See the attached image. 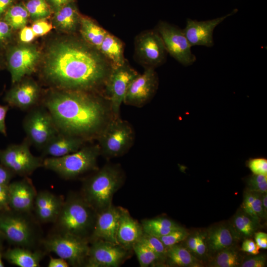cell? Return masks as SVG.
Returning <instances> with one entry per match:
<instances>
[{
  "label": "cell",
  "mask_w": 267,
  "mask_h": 267,
  "mask_svg": "<svg viewBox=\"0 0 267 267\" xmlns=\"http://www.w3.org/2000/svg\"><path fill=\"white\" fill-rule=\"evenodd\" d=\"M247 166L253 174L267 175V160L265 158L250 159Z\"/></svg>",
  "instance_id": "37"
},
{
  "label": "cell",
  "mask_w": 267,
  "mask_h": 267,
  "mask_svg": "<svg viewBox=\"0 0 267 267\" xmlns=\"http://www.w3.org/2000/svg\"><path fill=\"white\" fill-rule=\"evenodd\" d=\"M166 258L169 263L174 266H194L196 261L189 250L177 244L167 247Z\"/></svg>",
  "instance_id": "30"
},
{
  "label": "cell",
  "mask_w": 267,
  "mask_h": 267,
  "mask_svg": "<svg viewBox=\"0 0 267 267\" xmlns=\"http://www.w3.org/2000/svg\"><path fill=\"white\" fill-rule=\"evenodd\" d=\"M134 53L137 61L145 68H154L165 61L167 52L157 31L147 30L134 39Z\"/></svg>",
  "instance_id": "12"
},
{
  "label": "cell",
  "mask_w": 267,
  "mask_h": 267,
  "mask_svg": "<svg viewBox=\"0 0 267 267\" xmlns=\"http://www.w3.org/2000/svg\"><path fill=\"white\" fill-rule=\"evenodd\" d=\"M79 25L81 34L88 44L99 50L107 31L91 19L80 17Z\"/></svg>",
  "instance_id": "27"
},
{
  "label": "cell",
  "mask_w": 267,
  "mask_h": 267,
  "mask_svg": "<svg viewBox=\"0 0 267 267\" xmlns=\"http://www.w3.org/2000/svg\"><path fill=\"white\" fill-rule=\"evenodd\" d=\"M112 68L100 51L89 44L65 41L47 50L43 75L59 89L91 92L105 84Z\"/></svg>",
  "instance_id": "1"
},
{
  "label": "cell",
  "mask_w": 267,
  "mask_h": 267,
  "mask_svg": "<svg viewBox=\"0 0 267 267\" xmlns=\"http://www.w3.org/2000/svg\"><path fill=\"white\" fill-rule=\"evenodd\" d=\"M188 236V232L180 226L168 234L158 238L166 247H169L184 240Z\"/></svg>",
  "instance_id": "36"
},
{
  "label": "cell",
  "mask_w": 267,
  "mask_h": 267,
  "mask_svg": "<svg viewBox=\"0 0 267 267\" xmlns=\"http://www.w3.org/2000/svg\"><path fill=\"white\" fill-rule=\"evenodd\" d=\"M12 0H0V19L3 18L6 11L12 5Z\"/></svg>",
  "instance_id": "53"
},
{
  "label": "cell",
  "mask_w": 267,
  "mask_h": 267,
  "mask_svg": "<svg viewBox=\"0 0 267 267\" xmlns=\"http://www.w3.org/2000/svg\"><path fill=\"white\" fill-rule=\"evenodd\" d=\"M15 176L12 171L0 163V184H9Z\"/></svg>",
  "instance_id": "45"
},
{
  "label": "cell",
  "mask_w": 267,
  "mask_h": 267,
  "mask_svg": "<svg viewBox=\"0 0 267 267\" xmlns=\"http://www.w3.org/2000/svg\"><path fill=\"white\" fill-rule=\"evenodd\" d=\"M62 134L87 141L96 137L108 121L104 102L90 92L58 89L41 101Z\"/></svg>",
  "instance_id": "2"
},
{
  "label": "cell",
  "mask_w": 267,
  "mask_h": 267,
  "mask_svg": "<svg viewBox=\"0 0 267 267\" xmlns=\"http://www.w3.org/2000/svg\"><path fill=\"white\" fill-rule=\"evenodd\" d=\"M23 128L31 145L41 150L60 133L51 114L41 104L28 111Z\"/></svg>",
  "instance_id": "9"
},
{
  "label": "cell",
  "mask_w": 267,
  "mask_h": 267,
  "mask_svg": "<svg viewBox=\"0 0 267 267\" xmlns=\"http://www.w3.org/2000/svg\"><path fill=\"white\" fill-rule=\"evenodd\" d=\"M206 235L203 233H197V238L195 253L199 256H203L206 250Z\"/></svg>",
  "instance_id": "47"
},
{
  "label": "cell",
  "mask_w": 267,
  "mask_h": 267,
  "mask_svg": "<svg viewBox=\"0 0 267 267\" xmlns=\"http://www.w3.org/2000/svg\"><path fill=\"white\" fill-rule=\"evenodd\" d=\"M261 199L265 215H267V192L261 193Z\"/></svg>",
  "instance_id": "55"
},
{
  "label": "cell",
  "mask_w": 267,
  "mask_h": 267,
  "mask_svg": "<svg viewBox=\"0 0 267 267\" xmlns=\"http://www.w3.org/2000/svg\"><path fill=\"white\" fill-rule=\"evenodd\" d=\"M29 13L21 4L12 5L6 11L2 19L12 29H21L26 25Z\"/></svg>",
  "instance_id": "31"
},
{
  "label": "cell",
  "mask_w": 267,
  "mask_h": 267,
  "mask_svg": "<svg viewBox=\"0 0 267 267\" xmlns=\"http://www.w3.org/2000/svg\"><path fill=\"white\" fill-rule=\"evenodd\" d=\"M12 30V28L3 19H0V45L8 41L11 36Z\"/></svg>",
  "instance_id": "41"
},
{
  "label": "cell",
  "mask_w": 267,
  "mask_h": 267,
  "mask_svg": "<svg viewBox=\"0 0 267 267\" xmlns=\"http://www.w3.org/2000/svg\"><path fill=\"white\" fill-rule=\"evenodd\" d=\"M64 200L48 191L37 193L33 210L38 220L43 223L55 222L62 207Z\"/></svg>",
  "instance_id": "21"
},
{
  "label": "cell",
  "mask_w": 267,
  "mask_h": 267,
  "mask_svg": "<svg viewBox=\"0 0 267 267\" xmlns=\"http://www.w3.org/2000/svg\"><path fill=\"white\" fill-rule=\"evenodd\" d=\"M237 11V9H235L225 15L206 21H199L187 19L185 27L182 31L190 45L208 47L213 46L214 44L213 32L215 28Z\"/></svg>",
  "instance_id": "17"
},
{
  "label": "cell",
  "mask_w": 267,
  "mask_h": 267,
  "mask_svg": "<svg viewBox=\"0 0 267 267\" xmlns=\"http://www.w3.org/2000/svg\"><path fill=\"white\" fill-rule=\"evenodd\" d=\"M80 17L75 5L71 2L55 11L54 20L58 28L72 32L79 25Z\"/></svg>",
  "instance_id": "28"
},
{
  "label": "cell",
  "mask_w": 267,
  "mask_h": 267,
  "mask_svg": "<svg viewBox=\"0 0 267 267\" xmlns=\"http://www.w3.org/2000/svg\"><path fill=\"white\" fill-rule=\"evenodd\" d=\"M234 224L237 231L242 235L248 237L253 234L246 226L240 213L235 216Z\"/></svg>",
  "instance_id": "44"
},
{
  "label": "cell",
  "mask_w": 267,
  "mask_h": 267,
  "mask_svg": "<svg viewBox=\"0 0 267 267\" xmlns=\"http://www.w3.org/2000/svg\"><path fill=\"white\" fill-rule=\"evenodd\" d=\"M14 84L4 96L7 105L23 111H29L40 105V88L36 82L26 80Z\"/></svg>",
  "instance_id": "18"
},
{
  "label": "cell",
  "mask_w": 267,
  "mask_h": 267,
  "mask_svg": "<svg viewBox=\"0 0 267 267\" xmlns=\"http://www.w3.org/2000/svg\"><path fill=\"white\" fill-rule=\"evenodd\" d=\"M138 74L126 62L121 66L112 67L105 85L113 118L119 117L120 107L129 86Z\"/></svg>",
  "instance_id": "13"
},
{
  "label": "cell",
  "mask_w": 267,
  "mask_h": 267,
  "mask_svg": "<svg viewBox=\"0 0 267 267\" xmlns=\"http://www.w3.org/2000/svg\"><path fill=\"white\" fill-rule=\"evenodd\" d=\"M9 108L8 105L0 104V133L4 136L7 135L5 119Z\"/></svg>",
  "instance_id": "48"
},
{
  "label": "cell",
  "mask_w": 267,
  "mask_h": 267,
  "mask_svg": "<svg viewBox=\"0 0 267 267\" xmlns=\"http://www.w3.org/2000/svg\"><path fill=\"white\" fill-rule=\"evenodd\" d=\"M9 205L13 211L30 213L33 210L37 192L31 181L27 177L8 184Z\"/></svg>",
  "instance_id": "20"
},
{
  "label": "cell",
  "mask_w": 267,
  "mask_h": 267,
  "mask_svg": "<svg viewBox=\"0 0 267 267\" xmlns=\"http://www.w3.org/2000/svg\"><path fill=\"white\" fill-rule=\"evenodd\" d=\"M7 61L11 82L14 84L33 72L40 58V52L32 46H17L8 49Z\"/></svg>",
  "instance_id": "15"
},
{
  "label": "cell",
  "mask_w": 267,
  "mask_h": 267,
  "mask_svg": "<svg viewBox=\"0 0 267 267\" xmlns=\"http://www.w3.org/2000/svg\"><path fill=\"white\" fill-rule=\"evenodd\" d=\"M197 238V233L188 238L186 241L187 249L193 253H195Z\"/></svg>",
  "instance_id": "54"
},
{
  "label": "cell",
  "mask_w": 267,
  "mask_h": 267,
  "mask_svg": "<svg viewBox=\"0 0 267 267\" xmlns=\"http://www.w3.org/2000/svg\"><path fill=\"white\" fill-rule=\"evenodd\" d=\"M240 257L231 247L218 252L213 266L217 267H236L241 265Z\"/></svg>",
  "instance_id": "33"
},
{
  "label": "cell",
  "mask_w": 267,
  "mask_h": 267,
  "mask_svg": "<svg viewBox=\"0 0 267 267\" xmlns=\"http://www.w3.org/2000/svg\"><path fill=\"white\" fill-rule=\"evenodd\" d=\"M70 265L68 263L61 258H53L50 257L48 266V267H68Z\"/></svg>",
  "instance_id": "51"
},
{
  "label": "cell",
  "mask_w": 267,
  "mask_h": 267,
  "mask_svg": "<svg viewBox=\"0 0 267 267\" xmlns=\"http://www.w3.org/2000/svg\"><path fill=\"white\" fill-rule=\"evenodd\" d=\"M141 267H147L163 259L143 243L138 241L133 246Z\"/></svg>",
  "instance_id": "32"
},
{
  "label": "cell",
  "mask_w": 267,
  "mask_h": 267,
  "mask_svg": "<svg viewBox=\"0 0 267 267\" xmlns=\"http://www.w3.org/2000/svg\"><path fill=\"white\" fill-rule=\"evenodd\" d=\"M260 248L252 239H246L242 244L241 250L249 254L257 255L259 253Z\"/></svg>",
  "instance_id": "46"
},
{
  "label": "cell",
  "mask_w": 267,
  "mask_h": 267,
  "mask_svg": "<svg viewBox=\"0 0 267 267\" xmlns=\"http://www.w3.org/2000/svg\"><path fill=\"white\" fill-rule=\"evenodd\" d=\"M254 199V193L253 191H249L245 192L244 195L242 208L245 213L259 223L260 219L256 215L252 209V203Z\"/></svg>",
  "instance_id": "38"
},
{
  "label": "cell",
  "mask_w": 267,
  "mask_h": 267,
  "mask_svg": "<svg viewBox=\"0 0 267 267\" xmlns=\"http://www.w3.org/2000/svg\"><path fill=\"white\" fill-rule=\"evenodd\" d=\"M126 249L119 245L101 240L92 241L85 266L117 267L127 256Z\"/></svg>",
  "instance_id": "16"
},
{
  "label": "cell",
  "mask_w": 267,
  "mask_h": 267,
  "mask_svg": "<svg viewBox=\"0 0 267 267\" xmlns=\"http://www.w3.org/2000/svg\"><path fill=\"white\" fill-rule=\"evenodd\" d=\"M44 256L41 250L18 246L9 248L3 252V258L11 264L19 267H39Z\"/></svg>",
  "instance_id": "24"
},
{
  "label": "cell",
  "mask_w": 267,
  "mask_h": 267,
  "mask_svg": "<svg viewBox=\"0 0 267 267\" xmlns=\"http://www.w3.org/2000/svg\"><path fill=\"white\" fill-rule=\"evenodd\" d=\"M156 30L160 36L168 53L184 66H190L196 60L191 46L182 30L165 21H160Z\"/></svg>",
  "instance_id": "11"
},
{
  "label": "cell",
  "mask_w": 267,
  "mask_h": 267,
  "mask_svg": "<svg viewBox=\"0 0 267 267\" xmlns=\"http://www.w3.org/2000/svg\"><path fill=\"white\" fill-rule=\"evenodd\" d=\"M139 241L143 243L163 259L166 258L167 247L158 237L143 232Z\"/></svg>",
  "instance_id": "35"
},
{
  "label": "cell",
  "mask_w": 267,
  "mask_h": 267,
  "mask_svg": "<svg viewBox=\"0 0 267 267\" xmlns=\"http://www.w3.org/2000/svg\"><path fill=\"white\" fill-rule=\"evenodd\" d=\"M206 240L209 250L215 253L231 247L234 242V237L229 228L220 225L208 231Z\"/></svg>",
  "instance_id": "26"
},
{
  "label": "cell",
  "mask_w": 267,
  "mask_h": 267,
  "mask_svg": "<svg viewBox=\"0 0 267 267\" xmlns=\"http://www.w3.org/2000/svg\"><path fill=\"white\" fill-rule=\"evenodd\" d=\"M37 36H43L48 33L52 28L51 24L43 19L36 20L31 27Z\"/></svg>",
  "instance_id": "39"
},
{
  "label": "cell",
  "mask_w": 267,
  "mask_h": 267,
  "mask_svg": "<svg viewBox=\"0 0 267 267\" xmlns=\"http://www.w3.org/2000/svg\"><path fill=\"white\" fill-rule=\"evenodd\" d=\"M51 8L56 11L62 6L71 2H74V0H46Z\"/></svg>",
  "instance_id": "52"
},
{
  "label": "cell",
  "mask_w": 267,
  "mask_h": 267,
  "mask_svg": "<svg viewBox=\"0 0 267 267\" xmlns=\"http://www.w3.org/2000/svg\"><path fill=\"white\" fill-rule=\"evenodd\" d=\"M158 86V78L154 68H145L130 84L123 103L133 106L142 107L153 96Z\"/></svg>",
  "instance_id": "14"
},
{
  "label": "cell",
  "mask_w": 267,
  "mask_h": 267,
  "mask_svg": "<svg viewBox=\"0 0 267 267\" xmlns=\"http://www.w3.org/2000/svg\"><path fill=\"white\" fill-rule=\"evenodd\" d=\"M123 179L120 166L106 165L85 181L82 196L97 213L112 205L113 196Z\"/></svg>",
  "instance_id": "3"
},
{
  "label": "cell",
  "mask_w": 267,
  "mask_h": 267,
  "mask_svg": "<svg viewBox=\"0 0 267 267\" xmlns=\"http://www.w3.org/2000/svg\"><path fill=\"white\" fill-rule=\"evenodd\" d=\"M121 207L112 204L96 213L95 220L89 239L92 241L101 240L119 245L117 232L121 214Z\"/></svg>",
  "instance_id": "19"
},
{
  "label": "cell",
  "mask_w": 267,
  "mask_h": 267,
  "mask_svg": "<svg viewBox=\"0 0 267 267\" xmlns=\"http://www.w3.org/2000/svg\"><path fill=\"white\" fill-rule=\"evenodd\" d=\"M36 37L31 27L24 26L20 31L19 38L24 43L32 42Z\"/></svg>",
  "instance_id": "49"
},
{
  "label": "cell",
  "mask_w": 267,
  "mask_h": 267,
  "mask_svg": "<svg viewBox=\"0 0 267 267\" xmlns=\"http://www.w3.org/2000/svg\"><path fill=\"white\" fill-rule=\"evenodd\" d=\"M144 232L141 224L134 220L128 211L121 207L117 232V241L125 249H130L139 241Z\"/></svg>",
  "instance_id": "22"
},
{
  "label": "cell",
  "mask_w": 267,
  "mask_h": 267,
  "mask_svg": "<svg viewBox=\"0 0 267 267\" xmlns=\"http://www.w3.org/2000/svg\"><path fill=\"white\" fill-rule=\"evenodd\" d=\"M89 240L77 236L57 232L43 239L41 243L47 252L65 260L70 266L85 265L89 245Z\"/></svg>",
  "instance_id": "8"
},
{
  "label": "cell",
  "mask_w": 267,
  "mask_h": 267,
  "mask_svg": "<svg viewBox=\"0 0 267 267\" xmlns=\"http://www.w3.org/2000/svg\"><path fill=\"white\" fill-rule=\"evenodd\" d=\"M4 240H4L2 235L1 234V233L0 232V248L3 249L2 245H3V241Z\"/></svg>",
  "instance_id": "57"
},
{
  "label": "cell",
  "mask_w": 267,
  "mask_h": 267,
  "mask_svg": "<svg viewBox=\"0 0 267 267\" xmlns=\"http://www.w3.org/2000/svg\"><path fill=\"white\" fill-rule=\"evenodd\" d=\"M124 49V44L121 40L107 32L99 51L111 63L112 67H116L126 62Z\"/></svg>",
  "instance_id": "25"
},
{
  "label": "cell",
  "mask_w": 267,
  "mask_h": 267,
  "mask_svg": "<svg viewBox=\"0 0 267 267\" xmlns=\"http://www.w3.org/2000/svg\"><path fill=\"white\" fill-rule=\"evenodd\" d=\"M141 225L144 232L157 237L167 235L180 227L174 221L166 218L145 220L142 222Z\"/></svg>",
  "instance_id": "29"
},
{
  "label": "cell",
  "mask_w": 267,
  "mask_h": 267,
  "mask_svg": "<svg viewBox=\"0 0 267 267\" xmlns=\"http://www.w3.org/2000/svg\"><path fill=\"white\" fill-rule=\"evenodd\" d=\"M100 150L98 144L83 146L78 151L59 157H47L43 167L60 177L70 179L91 171H97Z\"/></svg>",
  "instance_id": "5"
},
{
  "label": "cell",
  "mask_w": 267,
  "mask_h": 267,
  "mask_svg": "<svg viewBox=\"0 0 267 267\" xmlns=\"http://www.w3.org/2000/svg\"><path fill=\"white\" fill-rule=\"evenodd\" d=\"M29 15L35 20L44 19L51 13V7L46 0H30L25 5Z\"/></svg>",
  "instance_id": "34"
},
{
  "label": "cell",
  "mask_w": 267,
  "mask_h": 267,
  "mask_svg": "<svg viewBox=\"0 0 267 267\" xmlns=\"http://www.w3.org/2000/svg\"><path fill=\"white\" fill-rule=\"evenodd\" d=\"M2 258H3L2 249L0 248V267H4V265L3 262L2 261Z\"/></svg>",
  "instance_id": "56"
},
{
  "label": "cell",
  "mask_w": 267,
  "mask_h": 267,
  "mask_svg": "<svg viewBox=\"0 0 267 267\" xmlns=\"http://www.w3.org/2000/svg\"><path fill=\"white\" fill-rule=\"evenodd\" d=\"M100 153L107 158L123 155L133 146L134 130L131 124L118 118L109 120L96 136Z\"/></svg>",
  "instance_id": "7"
},
{
  "label": "cell",
  "mask_w": 267,
  "mask_h": 267,
  "mask_svg": "<svg viewBox=\"0 0 267 267\" xmlns=\"http://www.w3.org/2000/svg\"><path fill=\"white\" fill-rule=\"evenodd\" d=\"M11 209L9 205L8 184H0V210Z\"/></svg>",
  "instance_id": "43"
},
{
  "label": "cell",
  "mask_w": 267,
  "mask_h": 267,
  "mask_svg": "<svg viewBox=\"0 0 267 267\" xmlns=\"http://www.w3.org/2000/svg\"><path fill=\"white\" fill-rule=\"evenodd\" d=\"M86 139L59 133L43 148L42 155L59 157L78 151L84 146Z\"/></svg>",
  "instance_id": "23"
},
{
  "label": "cell",
  "mask_w": 267,
  "mask_h": 267,
  "mask_svg": "<svg viewBox=\"0 0 267 267\" xmlns=\"http://www.w3.org/2000/svg\"><path fill=\"white\" fill-rule=\"evenodd\" d=\"M254 193V199L252 203V209L253 211L260 218H266L262 203L261 193L253 191Z\"/></svg>",
  "instance_id": "42"
},
{
  "label": "cell",
  "mask_w": 267,
  "mask_h": 267,
  "mask_svg": "<svg viewBox=\"0 0 267 267\" xmlns=\"http://www.w3.org/2000/svg\"><path fill=\"white\" fill-rule=\"evenodd\" d=\"M266 257L265 255H257L245 260L241 264V267H265L266 266Z\"/></svg>",
  "instance_id": "40"
},
{
  "label": "cell",
  "mask_w": 267,
  "mask_h": 267,
  "mask_svg": "<svg viewBox=\"0 0 267 267\" xmlns=\"http://www.w3.org/2000/svg\"><path fill=\"white\" fill-rule=\"evenodd\" d=\"M96 215V212L82 196L71 194L64 201L54 223L57 232L88 239L92 232Z\"/></svg>",
  "instance_id": "4"
},
{
  "label": "cell",
  "mask_w": 267,
  "mask_h": 267,
  "mask_svg": "<svg viewBox=\"0 0 267 267\" xmlns=\"http://www.w3.org/2000/svg\"><path fill=\"white\" fill-rule=\"evenodd\" d=\"M29 214L11 209L0 210V232L9 244L32 249L41 242L37 226Z\"/></svg>",
  "instance_id": "6"
},
{
  "label": "cell",
  "mask_w": 267,
  "mask_h": 267,
  "mask_svg": "<svg viewBox=\"0 0 267 267\" xmlns=\"http://www.w3.org/2000/svg\"><path fill=\"white\" fill-rule=\"evenodd\" d=\"M255 243L261 249L267 248V234L263 232H258L255 234Z\"/></svg>",
  "instance_id": "50"
},
{
  "label": "cell",
  "mask_w": 267,
  "mask_h": 267,
  "mask_svg": "<svg viewBox=\"0 0 267 267\" xmlns=\"http://www.w3.org/2000/svg\"><path fill=\"white\" fill-rule=\"evenodd\" d=\"M31 144L26 138L21 143L11 144L0 150V163L15 175L27 177L38 168L43 167L42 157L32 154Z\"/></svg>",
  "instance_id": "10"
}]
</instances>
